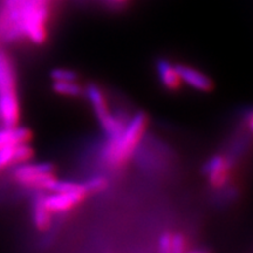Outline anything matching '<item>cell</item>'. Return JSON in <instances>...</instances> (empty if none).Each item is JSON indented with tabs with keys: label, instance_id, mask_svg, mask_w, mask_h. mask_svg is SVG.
<instances>
[{
	"label": "cell",
	"instance_id": "cell-2",
	"mask_svg": "<svg viewBox=\"0 0 253 253\" xmlns=\"http://www.w3.org/2000/svg\"><path fill=\"white\" fill-rule=\"evenodd\" d=\"M84 95L89 101L96 121L103 132L104 140H118L130 118H126L121 114H114L109 108L108 101L106 99L103 90L97 84H88L84 88Z\"/></svg>",
	"mask_w": 253,
	"mask_h": 253
},
{
	"label": "cell",
	"instance_id": "cell-13",
	"mask_svg": "<svg viewBox=\"0 0 253 253\" xmlns=\"http://www.w3.org/2000/svg\"><path fill=\"white\" fill-rule=\"evenodd\" d=\"M84 184L89 195L99 194V192H102L103 190L108 188L109 179L104 175H102V173H96V175L91 176L88 179H86V181L84 182Z\"/></svg>",
	"mask_w": 253,
	"mask_h": 253
},
{
	"label": "cell",
	"instance_id": "cell-17",
	"mask_svg": "<svg viewBox=\"0 0 253 253\" xmlns=\"http://www.w3.org/2000/svg\"><path fill=\"white\" fill-rule=\"evenodd\" d=\"M186 253H211V252L207 249H195V250H191V251H188Z\"/></svg>",
	"mask_w": 253,
	"mask_h": 253
},
{
	"label": "cell",
	"instance_id": "cell-12",
	"mask_svg": "<svg viewBox=\"0 0 253 253\" xmlns=\"http://www.w3.org/2000/svg\"><path fill=\"white\" fill-rule=\"evenodd\" d=\"M52 87L56 94L67 97H79L84 95V87H82L79 81H53Z\"/></svg>",
	"mask_w": 253,
	"mask_h": 253
},
{
	"label": "cell",
	"instance_id": "cell-16",
	"mask_svg": "<svg viewBox=\"0 0 253 253\" xmlns=\"http://www.w3.org/2000/svg\"><path fill=\"white\" fill-rule=\"evenodd\" d=\"M109 1H110V4H112L113 6H115V7H122V6L126 4L129 0H109Z\"/></svg>",
	"mask_w": 253,
	"mask_h": 253
},
{
	"label": "cell",
	"instance_id": "cell-15",
	"mask_svg": "<svg viewBox=\"0 0 253 253\" xmlns=\"http://www.w3.org/2000/svg\"><path fill=\"white\" fill-rule=\"evenodd\" d=\"M172 236L173 232H171V231H166L160 236V239H158V253H171Z\"/></svg>",
	"mask_w": 253,
	"mask_h": 253
},
{
	"label": "cell",
	"instance_id": "cell-7",
	"mask_svg": "<svg viewBox=\"0 0 253 253\" xmlns=\"http://www.w3.org/2000/svg\"><path fill=\"white\" fill-rule=\"evenodd\" d=\"M15 95H18V89L14 65L11 58L0 50V99Z\"/></svg>",
	"mask_w": 253,
	"mask_h": 253
},
{
	"label": "cell",
	"instance_id": "cell-10",
	"mask_svg": "<svg viewBox=\"0 0 253 253\" xmlns=\"http://www.w3.org/2000/svg\"><path fill=\"white\" fill-rule=\"evenodd\" d=\"M45 194L39 191L34 198L33 208H32V221L33 225L40 232H45L52 226L53 213L50 212L45 203Z\"/></svg>",
	"mask_w": 253,
	"mask_h": 253
},
{
	"label": "cell",
	"instance_id": "cell-5",
	"mask_svg": "<svg viewBox=\"0 0 253 253\" xmlns=\"http://www.w3.org/2000/svg\"><path fill=\"white\" fill-rule=\"evenodd\" d=\"M86 197L88 195L84 191L52 192L45 196V203L53 214H63L79 207Z\"/></svg>",
	"mask_w": 253,
	"mask_h": 253
},
{
	"label": "cell",
	"instance_id": "cell-6",
	"mask_svg": "<svg viewBox=\"0 0 253 253\" xmlns=\"http://www.w3.org/2000/svg\"><path fill=\"white\" fill-rule=\"evenodd\" d=\"M176 67L181 77L182 84H185L192 89L202 93H209L213 89V81L199 69L182 63H177Z\"/></svg>",
	"mask_w": 253,
	"mask_h": 253
},
{
	"label": "cell",
	"instance_id": "cell-1",
	"mask_svg": "<svg viewBox=\"0 0 253 253\" xmlns=\"http://www.w3.org/2000/svg\"><path fill=\"white\" fill-rule=\"evenodd\" d=\"M148 119L145 113H136L129 119L125 130L116 141H107L99 147L100 162L107 170L116 172L122 170L135 156L136 150L143 141L148 129Z\"/></svg>",
	"mask_w": 253,
	"mask_h": 253
},
{
	"label": "cell",
	"instance_id": "cell-9",
	"mask_svg": "<svg viewBox=\"0 0 253 253\" xmlns=\"http://www.w3.org/2000/svg\"><path fill=\"white\" fill-rule=\"evenodd\" d=\"M156 74L160 80V84L167 90L176 91L182 87V80L179 77L178 71L175 63L170 62L169 60L160 59L156 62Z\"/></svg>",
	"mask_w": 253,
	"mask_h": 253
},
{
	"label": "cell",
	"instance_id": "cell-14",
	"mask_svg": "<svg viewBox=\"0 0 253 253\" xmlns=\"http://www.w3.org/2000/svg\"><path fill=\"white\" fill-rule=\"evenodd\" d=\"M52 81H78L79 77L74 71L67 68H55L50 73Z\"/></svg>",
	"mask_w": 253,
	"mask_h": 253
},
{
	"label": "cell",
	"instance_id": "cell-11",
	"mask_svg": "<svg viewBox=\"0 0 253 253\" xmlns=\"http://www.w3.org/2000/svg\"><path fill=\"white\" fill-rule=\"evenodd\" d=\"M32 132L25 126H2L0 129V149L13 145L30 143Z\"/></svg>",
	"mask_w": 253,
	"mask_h": 253
},
{
	"label": "cell",
	"instance_id": "cell-8",
	"mask_svg": "<svg viewBox=\"0 0 253 253\" xmlns=\"http://www.w3.org/2000/svg\"><path fill=\"white\" fill-rule=\"evenodd\" d=\"M33 148L28 143L6 147L0 149V171L9 166L28 162L33 157Z\"/></svg>",
	"mask_w": 253,
	"mask_h": 253
},
{
	"label": "cell",
	"instance_id": "cell-4",
	"mask_svg": "<svg viewBox=\"0 0 253 253\" xmlns=\"http://www.w3.org/2000/svg\"><path fill=\"white\" fill-rule=\"evenodd\" d=\"M236 164L224 153L216 154L208 158L202 168V171L207 178L208 184L213 190H217L232 182Z\"/></svg>",
	"mask_w": 253,
	"mask_h": 253
},
{
	"label": "cell",
	"instance_id": "cell-3",
	"mask_svg": "<svg viewBox=\"0 0 253 253\" xmlns=\"http://www.w3.org/2000/svg\"><path fill=\"white\" fill-rule=\"evenodd\" d=\"M12 177L19 185L24 188L38 190V191H49L56 179L55 168L47 162L17 164L12 171Z\"/></svg>",
	"mask_w": 253,
	"mask_h": 253
}]
</instances>
